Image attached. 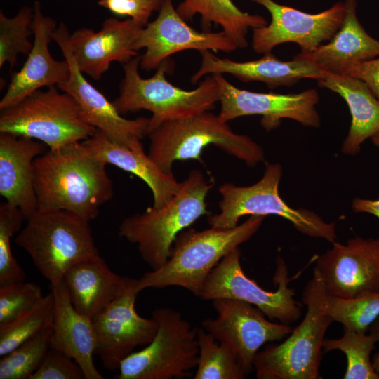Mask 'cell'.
<instances>
[{
	"label": "cell",
	"instance_id": "cell-1",
	"mask_svg": "<svg viewBox=\"0 0 379 379\" xmlns=\"http://www.w3.org/2000/svg\"><path fill=\"white\" fill-rule=\"evenodd\" d=\"M106 166L81 141L45 152L34 161L37 210H65L95 219L114 193Z\"/></svg>",
	"mask_w": 379,
	"mask_h": 379
},
{
	"label": "cell",
	"instance_id": "cell-2",
	"mask_svg": "<svg viewBox=\"0 0 379 379\" xmlns=\"http://www.w3.org/2000/svg\"><path fill=\"white\" fill-rule=\"evenodd\" d=\"M265 215H251L231 228L211 227L197 231L188 227L176 237L171 253L159 268L138 279L135 291L179 286L200 297L213 270L230 251L250 239L262 224Z\"/></svg>",
	"mask_w": 379,
	"mask_h": 379
},
{
	"label": "cell",
	"instance_id": "cell-3",
	"mask_svg": "<svg viewBox=\"0 0 379 379\" xmlns=\"http://www.w3.org/2000/svg\"><path fill=\"white\" fill-rule=\"evenodd\" d=\"M328 293L314 267L302 296L307 310L300 324L284 341L258 351L253 369L258 379H319L323 342L333 320L326 312Z\"/></svg>",
	"mask_w": 379,
	"mask_h": 379
},
{
	"label": "cell",
	"instance_id": "cell-4",
	"mask_svg": "<svg viewBox=\"0 0 379 379\" xmlns=\"http://www.w3.org/2000/svg\"><path fill=\"white\" fill-rule=\"evenodd\" d=\"M213 185L199 170L191 171L166 204L126 218L119 227V235L137 246L151 270H157L169 258L178 234L208 214L206 197Z\"/></svg>",
	"mask_w": 379,
	"mask_h": 379
},
{
	"label": "cell",
	"instance_id": "cell-5",
	"mask_svg": "<svg viewBox=\"0 0 379 379\" xmlns=\"http://www.w3.org/2000/svg\"><path fill=\"white\" fill-rule=\"evenodd\" d=\"M140 62L138 55L123 64L124 76L113 103L121 114L141 109L151 112L149 132L165 121L210 111L220 101L218 86L213 74L206 75L195 89L187 91L166 78L165 74L172 67L169 59L147 79H143L139 73Z\"/></svg>",
	"mask_w": 379,
	"mask_h": 379
},
{
	"label": "cell",
	"instance_id": "cell-6",
	"mask_svg": "<svg viewBox=\"0 0 379 379\" xmlns=\"http://www.w3.org/2000/svg\"><path fill=\"white\" fill-rule=\"evenodd\" d=\"M149 157L166 173L173 174L175 161L197 160L213 145L254 167L265 159L262 148L246 135L234 133L227 122L210 111L167 121L148 133Z\"/></svg>",
	"mask_w": 379,
	"mask_h": 379
},
{
	"label": "cell",
	"instance_id": "cell-7",
	"mask_svg": "<svg viewBox=\"0 0 379 379\" xmlns=\"http://www.w3.org/2000/svg\"><path fill=\"white\" fill-rule=\"evenodd\" d=\"M15 238L41 275L55 286L76 264L99 255L88 220L65 210H36Z\"/></svg>",
	"mask_w": 379,
	"mask_h": 379
},
{
	"label": "cell",
	"instance_id": "cell-8",
	"mask_svg": "<svg viewBox=\"0 0 379 379\" xmlns=\"http://www.w3.org/2000/svg\"><path fill=\"white\" fill-rule=\"evenodd\" d=\"M96 131L76 100L56 86L37 90L0 114V133L41 141L48 149L83 141Z\"/></svg>",
	"mask_w": 379,
	"mask_h": 379
},
{
	"label": "cell",
	"instance_id": "cell-9",
	"mask_svg": "<svg viewBox=\"0 0 379 379\" xmlns=\"http://www.w3.org/2000/svg\"><path fill=\"white\" fill-rule=\"evenodd\" d=\"M282 176L279 164L265 163L262 178L250 186H237L231 182L222 184L218 191L220 213L209 216L211 227L231 228L238 225L246 215H276L288 220L302 234L321 238L328 242L336 241L335 223L326 222L315 212L305 208H294L288 205L279 193Z\"/></svg>",
	"mask_w": 379,
	"mask_h": 379
},
{
	"label": "cell",
	"instance_id": "cell-10",
	"mask_svg": "<svg viewBox=\"0 0 379 379\" xmlns=\"http://www.w3.org/2000/svg\"><path fill=\"white\" fill-rule=\"evenodd\" d=\"M152 317L158 324L153 340L120 364L115 379H180L192 376L199 358L197 328L181 313L159 307Z\"/></svg>",
	"mask_w": 379,
	"mask_h": 379
},
{
	"label": "cell",
	"instance_id": "cell-11",
	"mask_svg": "<svg viewBox=\"0 0 379 379\" xmlns=\"http://www.w3.org/2000/svg\"><path fill=\"white\" fill-rule=\"evenodd\" d=\"M241 255L239 246L220 261L209 274L199 298L204 300L236 299L255 306L270 320L288 325L298 321L302 307L294 299V289L288 287L293 278L288 277V266L283 258L278 255L276 259L273 282L277 290L268 291L244 272Z\"/></svg>",
	"mask_w": 379,
	"mask_h": 379
},
{
	"label": "cell",
	"instance_id": "cell-12",
	"mask_svg": "<svg viewBox=\"0 0 379 379\" xmlns=\"http://www.w3.org/2000/svg\"><path fill=\"white\" fill-rule=\"evenodd\" d=\"M265 7L271 15L269 25L253 29L252 47L257 53H272L283 43L298 44L301 53L314 51L330 41L345 16V1L318 13H309L278 4L274 0H251Z\"/></svg>",
	"mask_w": 379,
	"mask_h": 379
},
{
	"label": "cell",
	"instance_id": "cell-13",
	"mask_svg": "<svg viewBox=\"0 0 379 379\" xmlns=\"http://www.w3.org/2000/svg\"><path fill=\"white\" fill-rule=\"evenodd\" d=\"M212 301L217 317L204 319L202 327L234 353L247 374L265 343L281 340L293 330L288 324L267 320L250 303L225 298Z\"/></svg>",
	"mask_w": 379,
	"mask_h": 379
},
{
	"label": "cell",
	"instance_id": "cell-14",
	"mask_svg": "<svg viewBox=\"0 0 379 379\" xmlns=\"http://www.w3.org/2000/svg\"><path fill=\"white\" fill-rule=\"evenodd\" d=\"M69 30L60 23L53 34V40L67 61L69 79L58 86L78 103L91 124L102 131L112 141L129 148L142 145L141 140L148 135L149 119L140 117L128 119L121 116L113 102L91 85L79 69L69 44Z\"/></svg>",
	"mask_w": 379,
	"mask_h": 379
},
{
	"label": "cell",
	"instance_id": "cell-15",
	"mask_svg": "<svg viewBox=\"0 0 379 379\" xmlns=\"http://www.w3.org/2000/svg\"><path fill=\"white\" fill-rule=\"evenodd\" d=\"M158 11L156 19L139 30L134 44L137 51L145 48L140 67L146 72L157 69L171 55L182 51L229 53L238 48L222 31L199 32L190 27L177 12L173 0H166Z\"/></svg>",
	"mask_w": 379,
	"mask_h": 379
},
{
	"label": "cell",
	"instance_id": "cell-16",
	"mask_svg": "<svg viewBox=\"0 0 379 379\" xmlns=\"http://www.w3.org/2000/svg\"><path fill=\"white\" fill-rule=\"evenodd\" d=\"M220 91L218 115L225 122L237 117L262 115L261 124L269 130L281 119L295 120L307 127L318 128L320 116L316 109L319 101L314 88L298 93L280 94L243 90L230 84L223 74H213Z\"/></svg>",
	"mask_w": 379,
	"mask_h": 379
},
{
	"label": "cell",
	"instance_id": "cell-17",
	"mask_svg": "<svg viewBox=\"0 0 379 379\" xmlns=\"http://www.w3.org/2000/svg\"><path fill=\"white\" fill-rule=\"evenodd\" d=\"M137 281L130 277L122 293L93 321L95 354L108 370L119 369L122 361L137 347L148 345L157 332L152 317H142L135 311Z\"/></svg>",
	"mask_w": 379,
	"mask_h": 379
},
{
	"label": "cell",
	"instance_id": "cell-18",
	"mask_svg": "<svg viewBox=\"0 0 379 379\" xmlns=\"http://www.w3.org/2000/svg\"><path fill=\"white\" fill-rule=\"evenodd\" d=\"M315 268L330 295L349 298L379 293V236H356L345 244L335 241L317 258Z\"/></svg>",
	"mask_w": 379,
	"mask_h": 379
},
{
	"label": "cell",
	"instance_id": "cell-19",
	"mask_svg": "<svg viewBox=\"0 0 379 379\" xmlns=\"http://www.w3.org/2000/svg\"><path fill=\"white\" fill-rule=\"evenodd\" d=\"M144 26L131 18H108L98 32L82 27L69 34V44L83 74L98 80L112 62L122 65L138 55L134 44Z\"/></svg>",
	"mask_w": 379,
	"mask_h": 379
},
{
	"label": "cell",
	"instance_id": "cell-20",
	"mask_svg": "<svg viewBox=\"0 0 379 379\" xmlns=\"http://www.w3.org/2000/svg\"><path fill=\"white\" fill-rule=\"evenodd\" d=\"M34 8L33 47L22 68L15 72L7 90L0 100V110L11 106L42 87L58 86L70 76L67 61L54 59L49 44L57 28L55 20L45 15L39 1Z\"/></svg>",
	"mask_w": 379,
	"mask_h": 379
},
{
	"label": "cell",
	"instance_id": "cell-21",
	"mask_svg": "<svg viewBox=\"0 0 379 379\" xmlns=\"http://www.w3.org/2000/svg\"><path fill=\"white\" fill-rule=\"evenodd\" d=\"M200 53L201 65L191 78L192 84H196L204 76L220 73L230 74L243 82L261 81L273 89L293 86L304 78L318 81L324 73L312 62L296 58L291 61H282L272 53L264 54L260 59L246 62L220 58L208 50Z\"/></svg>",
	"mask_w": 379,
	"mask_h": 379
},
{
	"label": "cell",
	"instance_id": "cell-22",
	"mask_svg": "<svg viewBox=\"0 0 379 379\" xmlns=\"http://www.w3.org/2000/svg\"><path fill=\"white\" fill-rule=\"evenodd\" d=\"M46 147L32 138L0 133V194L20 208L26 220L37 210L34 161Z\"/></svg>",
	"mask_w": 379,
	"mask_h": 379
},
{
	"label": "cell",
	"instance_id": "cell-23",
	"mask_svg": "<svg viewBox=\"0 0 379 379\" xmlns=\"http://www.w3.org/2000/svg\"><path fill=\"white\" fill-rule=\"evenodd\" d=\"M55 300L51 347L72 358L81 368L86 379H104L95 367L96 339L93 321L74 307L62 281L51 286Z\"/></svg>",
	"mask_w": 379,
	"mask_h": 379
},
{
	"label": "cell",
	"instance_id": "cell-24",
	"mask_svg": "<svg viewBox=\"0 0 379 379\" xmlns=\"http://www.w3.org/2000/svg\"><path fill=\"white\" fill-rule=\"evenodd\" d=\"M81 143L91 154L105 164L114 165L142 180L152 190V206L155 208L166 204L182 186V182H178L173 174L164 173L145 154L142 145L135 148L119 145L98 129Z\"/></svg>",
	"mask_w": 379,
	"mask_h": 379
},
{
	"label": "cell",
	"instance_id": "cell-25",
	"mask_svg": "<svg viewBox=\"0 0 379 379\" xmlns=\"http://www.w3.org/2000/svg\"><path fill=\"white\" fill-rule=\"evenodd\" d=\"M129 279L112 271L98 255L72 267L63 281L75 310L94 321L122 293Z\"/></svg>",
	"mask_w": 379,
	"mask_h": 379
},
{
	"label": "cell",
	"instance_id": "cell-26",
	"mask_svg": "<svg viewBox=\"0 0 379 379\" xmlns=\"http://www.w3.org/2000/svg\"><path fill=\"white\" fill-rule=\"evenodd\" d=\"M345 3V18L329 43L294 58L312 62L325 72L343 74L353 65L379 56V41L366 32L357 18V0Z\"/></svg>",
	"mask_w": 379,
	"mask_h": 379
},
{
	"label": "cell",
	"instance_id": "cell-27",
	"mask_svg": "<svg viewBox=\"0 0 379 379\" xmlns=\"http://www.w3.org/2000/svg\"><path fill=\"white\" fill-rule=\"evenodd\" d=\"M317 84L339 94L347 102L352 120L341 152L356 155L366 139L379 133V100L366 83L349 75L324 71Z\"/></svg>",
	"mask_w": 379,
	"mask_h": 379
},
{
	"label": "cell",
	"instance_id": "cell-28",
	"mask_svg": "<svg viewBox=\"0 0 379 379\" xmlns=\"http://www.w3.org/2000/svg\"><path fill=\"white\" fill-rule=\"evenodd\" d=\"M176 11L186 21L199 15L204 29L212 23L220 26L238 48L248 46L246 36L249 29L267 25L262 15L242 11L232 0H183Z\"/></svg>",
	"mask_w": 379,
	"mask_h": 379
},
{
	"label": "cell",
	"instance_id": "cell-29",
	"mask_svg": "<svg viewBox=\"0 0 379 379\" xmlns=\"http://www.w3.org/2000/svg\"><path fill=\"white\" fill-rule=\"evenodd\" d=\"M55 300L52 291L33 307L0 324V356L8 354L24 343L52 327Z\"/></svg>",
	"mask_w": 379,
	"mask_h": 379
},
{
	"label": "cell",
	"instance_id": "cell-30",
	"mask_svg": "<svg viewBox=\"0 0 379 379\" xmlns=\"http://www.w3.org/2000/svg\"><path fill=\"white\" fill-rule=\"evenodd\" d=\"M199 358L194 379H244L247 373L234 353L203 327L197 328Z\"/></svg>",
	"mask_w": 379,
	"mask_h": 379
},
{
	"label": "cell",
	"instance_id": "cell-31",
	"mask_svg": "<svg viewBox=\"0 0 379 379\" xmlns=\"http://www.w3.org/2000/svg\"><path fill=\"white\" fill-rule=\"evenodd\" d=\"M344 328L339 338L324 339L323 352L340 350L345 354L347 366L344 379H379L373 366L371 354L378 343L371 333Z\"/></svg>",
	"mask_w": 379,
	"mask_h": 379
},
{
	"label": "cell",
	"instance_id": "cell-32",
	"mask_svg": "<svg viewBox=\"0 0 379 379\" xmlns=\"http://www.w3.org/2000/svg\"><path fill=\"white\" fill-rule=\"evenodd\" d=\"M34 8L24 6L13 17L0 11V67L8 63L11 67L17 63L18 54L28 55L33 42L29 39L34 34Z\"/></svg>",
	"mask_w": 379,
	"mask_h": 379
},
{
	"label": "cell",
	"instance_id": "cell-33",
	"mask_svg": "<svg viewBox=\"0 0 379 379\" xmlns=\"http://www.w3.org/2000/svg\"><path fill=\"white\" fill-rule=\"evenodd\" d=\"M326 312L333 321L341 324L343 328L367 333L379 316V293L349 298L328 294Z\"/></svg>",
	"mask_w": 379,
	"mask_h": 379
},
{
	"label": "cell",
	"instance_id": "cell-34",
	"mask_svg": "<svg viewBox=\"0 0 379 379\" xmlns=\"http://www.w3.org/2000/svg\"><path fill=\"white\" fill-rule=\"evenodd\" d=\"M52 327L12 350L0 360V379H31L51 348Z\"/></svg>",
	"mask_w": 379,
	"mask_h": 379
},
{
	"label": "cell",
	"instance_id": "cell-35",
	"mask_svg": "<svg viewBox=\"0 0 379 379\" xmlns=\"http://www.w3.org/2000/svg\"><path fill=\"white\" fill-rule=\"evenodd\" d=\"M25 220V215L18 207L6 201L0 204V286L22 282L26 277L11 248V238L20 231Z\"/></svg>",
	"mask_w": 379,
	"mask_h": 379
},
{
	"label": "cell",
	"instance_id": "cell-36",
	"mask_svg": "<svg viewBox=\"0 0 379 379\" xmlns=\"http://www.w3.org/2000/svg\"><path fill=\"white\" fill-rule=\"evenodd\" d=\"M40 286L32 282H16L0 286V324L29 310L44 297Z\"/></svg>",
	"mask_w": 379,
	"mask_h": 379
},
{
	"label": "cell",
	"instance_id": "cell-37",
	"mask_svg": "<svg viewBox=\"0 0 379 379\" xmlns=\"http://www.w3.org/2000/svg\"><path fill=\"white\" fill-rule=\"evenodd\" d=\"M83 371L77 362L66 354L50 348L31 379H82Z\"/></svg>",
	"mask_w": 379,
	"mask_h": 379
},
{
	"label": "cell",
	"instance_id": "cell-38",
	"mask_svg": "<svg viewBox=\"0 0 379 379\" xmlns=\"http://www.w3.org/2000/svg\"><path fill=\"white\" fill-rule=\"evenodd\" d=\"M98 4L119 16L130 18L145 26L155 7L145 0H98Z\"/></svg>",
	"mask_w": 379,
	"mask_h": 379
},
{
	"label": "cell",
	"instance_id": "cell-39",
	"mask_svg": "<svg viewBox=\"0 0 379 379\" xmlns=\"http://www.w3.org/2000/svg\"><path fill=\"white\" fill-rule=\"evenodd\" d=\"M340 74L363 81L379 100V56L353 65Z\"/></svg>",
	"mask_w": 379,
	"mask_h": 379
},
{
	"label": "cell",
	"instance_id": "cell-40",
	"mask_svg": "<svg viewBox=\"0 0 379 379\" xmlns=\"http://www.w3.org/2000/svg\"><path fill=\"white\" fill-rule=\"evenodd\" d=\"M352 208L355 213H366L379 218V199L371 200L356 197L352 201Z\"/></svg>",
	"mask_w": 379,
	"mask_h": 379
},
{
	"label": "cell",
	"instance_id": "cell-41",
	"mask_svg": "<svg viewBox=\"0 0 379 379\" xmlns=\"http://www.w3.org/2000/svg\"><path fill=\"white\" fill-rule=\"evenodd\" d=\"M368 333L373 335L379 343V316L370 326ZM372 363L375 372L379 374V350L373 356Z\"/></svg>",
	"mask_w": 379,
	"mask_h": 379
},
{
	"label": "cell",
	"instance_id": "cell-42",
	"mask_svg": "<svg viewBox=\"0 0 379 379\" xmlns=\"http://www.w3.org/2000/svg\"><path fill=\"white\" fill-rule=\"evenodd\" d=\"M151 3L156 8L157 11H159L166 0H145Z\"/></svg>",
	"mask_w": 379,
	"mask_h": 379
},
{
	"label": "cell",
	"instance_id": "cell-43",
	"mask_svg": "<svg viewBox=\"0 0 379 379\" xmlns=\"http://www.w3.org/2000/svg\"><path fill=\"white\" fill-rule=\"evenodd\" d=\"M373 143L378 147H379V133L371 138Z\"/></svg>",
	"mask_w": 379,
	"mask_h": 379
}]
</instances>
